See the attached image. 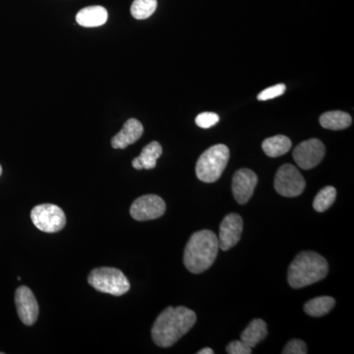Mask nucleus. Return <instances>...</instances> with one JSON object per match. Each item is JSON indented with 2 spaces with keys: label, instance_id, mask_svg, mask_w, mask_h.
<instances>
[{
  "label": "nucleus",
  "instance_id": "8",
  "mask_svg": "<svg viewBox=\"0 0 354 354\" xmlns=\"http://www.w3.org/2000/svg\"><path fill=\"white\" fill-rule=\"evenodd\" d=\"M165 209L167 206L164 200L158 195H144L133 202L130 215L139 221L156 220L164 216Z\"/></svg>",
  "mask_w": 354,
  "mask_h": 354
},
{
  "label": "nucleus",
  "instance_id": "11",
  "mask_svg": "<svg viewBox=\"0 0 354 354\" xmlns=\"http://www.w3.org/2000/svg\"><path fill=\"white\" fill-rule=\"evenodd\" d=\"M243 221L239 214H230L225 216L220 225L218 247L223 251L230 250L241 241Z\"/></svg>",
  "mask_w": 354,
  "mask_h": 354
},
{
  "label": "nucleus",
  "instance_id": "23",
  "mask_svg": "<svg viewBox=\"0 0 354 354\" xmlns=\"http://www.w3.org/2000/svg\"><path fill=\"white\" fill-rule=\"evenodd\" d=\"M218 121H220V116L214 113H200L195 120L198 127L203 128V129L213 127Z\"/></svg>",
  "mask_w": 354,
  "mask_h": 354
},
{
  "label": "nucleus",
  "instance_id": "24",
  "mask_svg": "<svg viewBox=\"0 0 354 354\" xmlns=\"http://www.w3.org/2000/svg\"><path fill=\"white\" fill-rule=\"evenodd\" d=\"M283 354H306L307 346L304 341L300 339H292L288 342L283 351Z\"/></svg>",
  "mask_w": 354,
  "mask_h": 354
},
{
  "label": "nucleus",
  "instance_id": "26",
  "mask_svg": "<svg viewBox=\"0 0 354 354\" xmlns=\"http://www.w3.org/2000/svg\"><path fill=\"white\" fill-rule=\"evenodd\" d=\"M197 353L198 354H213L214 351H213V349H212V348H206L201 349V351H198Z\"/></svg>",
  "mask_w": 354,
  "mask_h": 354
},
{
  "label": "nucleus",
  "instance_id": "15",
  "mask_svg": "<svg viewBox=\"0 0 354 354\" xmlns=\"http://www.w3.org/2000/svg\"><path fill=\"white\" fill-rule=\"evenodd\" d=\"M162 148L158 142H151L142 150L139 157L132 160V165L135 169H153L157 165L158 158L162 156Z\"/></svg>",
  "mask_w": 354,
  "mask_h": 354
},
{
  "label": "nucleus",
  "instance_id": "12",
  "mask_svg": "<svg viewBox=\"0 0 354 354\" xmlns=\"http://www.w3.org/2000/svg\"><path fill=\"white\" fill-rule=\"evenodd\" d=\"M257 183L258 176L255 172L248 169H239L232 179V189L235 200L239 204H246L252 197Z\"/></svg>",
  "mask_w": 354,
  "mask_h": 354
},
{
  "label": "nucleus",
  "instance_id": "7",
  "mask_svg": "<svg viewBox=\"0 0 354 354\" xmlns=\"http://www.w3.org/2000/svg\"><path fill=\"white\" fill-rule=\"evenodd\" d=\"M305 186L304 176L292 165H281L274 177V189L283 197L299 196L304 193Z\"/></svg>",
  "mask_w": 354,
  "mask_h": 354
},
{
  "label": "nucleus",
  "instance_id": "1",
  "mask_svg": "<svg viewBox=\"0 0 354 354\" xmlns=\"http://www.w3.org/2000/svg\"><path fill=\"white\" fill-rule=\"evenodd\" d=\"M196 321L192 310L184 306L167 307L153 323V341L160 348H169L187 334Z\"/></svg>",
  "mask_w": 354,
  "mask_h": 354
},
{
  "label": "nucleus",
  "instance_id": "9",
  "mask_svg": "<svg viewBox=\"0 0 354 354\" xmlns=\"http://www.w3.org/2000/svg\"><path fill=\"white\" fill-rule=\"evenodd\" d=\"M325 153L326 149L322 141L310 139L297 146L292 156L298 167L304 169H311L322 162Z\"/></svg>",
  "mask_w": 354,
  "mask_h": 354
},
{
  "label": "nucleus",
  "instance_id": "2",
  "mask_svg": "<svg viewBox=\"0 0 354 354\" xmlns=\"http://www.w3.org/2000/svg\"><path fill=\"white\" fill-rule=\"evenodd\" d=\"M218 249V241L213 232L204 230L195 232L184 250V265L192 274H201L214 264Z\"/></svg>",
  "mask_w": 354,
  "mask_h": 354
},
{
  "label": "nucleus",
  "instance_id": "25",
  "mask_svg": "<svg viewBox=\"0 0 354 354\" xmlns=\"http://www.w3.org/2000/svg\"><path fill=\"white\" fill-rule=\"evenodd\" d=\"M227 353L228 354H250L252 353V348L247 346L245 342L234 341L228 344Z\"/></svg>",
  "mask_w": 354,
  "mask_h": 354
},
{
  "label": "nucleus",
  "instance_id": "14",
  "mask_svg": "<svg viewBox=\"0 0 354 354\" xmlns=\"http://www.w3.org/2000/svg\"><path fill=\"white\" fill-rule=\"evenodd\" d=\"M109 14L104 7L95 6L81 9L76 15V22L82 27H100L106 24Z\"/></svg>",
  "mask_w": 354,
  "mask_h": 354
},
{
  "label": "nucleus",
  "instance_id": "16",
  "mask_svg": "<svg viewBox=\"0 0 354 354\" xmlns=\"http://www.w3.org/2000/svg\"><path fill=\"white\" fill-rule=\"evenodd\" d=\"M268 335L267 324L262 319H254L241 333V341L253 348Z\"/></svg>",
  "mask_w": 354,
  "mask_h": 354
},
{
  "label": "nucleus",
  "instance_id": "21",
  "mask_svg": "<svg viewBox=\"0 0 354 354\" xmlns=\"http://www.w3.org/2000/svg\"><path fill=\"white\" fill-rule=\"evenodd\" d=\"M335 197H337V190L335 187H333V186L324 187L316 195L313 202V208L319 213H323L334 204Z\"/></svg>",
  "mask_w": 354,
  "mask_h": 354
},
{
  "label": "nucleus",
  "instance_id": "3",
  "mask_svg": "<svg viewBox=\"0 0 354 354\" xmlns=\"http://www.w3.org/2000/svg\"><path fill=\"white\" fill-rule=\"evenodd\" d=\"M329 266L323 256L312 251L298 254L288 268V281L292 288H302L322 281Z\"/></svg>",
  "mask_w": 354,
  "mask_h": 354
},
{
  "label": "nucleus",
  "instance_id": "17",
  "mask_svg": "<svg viewBox=\"0 0 354 354\" xmlns=\"http://www.w3.org/2000/svg\"><path fill=\"white\" fill-rule=\"evenodd\" d=\"M353 123L351 116L341 111H328L320 118L321 127L330 130H344Z\"/></svg>",
  "mask_w": 354,
  "mask_h": 354
},
{
  "label": "nucleus",
  "instance_id": "4",
  "mask_svg": "<svg viewBox=\"0 0 354 354\" xmlns=\"http://www.w3.org/2000/svg\"><path fill=\"white\" fill-rule=\"evenodd\" d=\"M230 160V150L225 145L218 144L202 153L196 165L198 178L205 183H213L220 179Z\"/></svg>",
  "mask_w": 354,
  "mask_h": 354
},
{
  "label": "nucleus",
  "instance_id": "6",
  "mask_svg": "<svg viewBox=\"0 0 354 354\" xmlns=\"http://www.w3.org/2000/svg\"><path fill=\"white\" fill-rule=\"evenodd\" d=\"M31 218L35 227L48 234L60 232L66 225L64 212L57 205L41 204L35 207Z\"/></svg>",
  "mask_w": 354,
  "mask_h": 354
},
{
  "label": "nucleus",
  "instance_id": "20",
  "mask_svg": "<svg viewBox=\"0 0 354 354\" xmlns=\"http://www.w3.org/2000/svg\"><path fill=\"white\" fill-rule=\"evenodd\" d=\"M157 6V0H134L130 11L135 19L145 20L155 13Z\"/></svg>",
  "mask_w": 354,
  "mask_h": 354
},
{
  "label": "nucleus",
  "instance_id": "13",
  "mask_svg": "<svg viewBox=\"0 0 354 354\" xmlns=\"http://www.w3.org/2000/svg\"><path fill=\"white\" fill-rule=\"evenodd\" d=\"M144 133V127L139 120L130 118L123 125L115 136L111 139V146L113 149H125L132 145L135 142L141 138Z\"/></svg>",
  "mask_w": 354,
  "mask_h": 354
},
{
  "label": "nucleus",
  "instance_id": "19",
  "mask_svg": "<svg viewBox=\"0 0 354 354\" xmlns=\"http://www.w3.org/2000/svg\"><path fill=\"white\" fill-rule=\"evenodd\" d=\"M335 301L330 297H320L309 300L304 305L305 313L311 317H322L334 308Z\"/></svg>",
  "mask_w": 354,
  "mask_h": 354
},
{
  "label": "nucleus",
  "instance_id": "18",
  "mask_svg": "<svg viewBox=\"0 0 354 354\" xmlns=\"http://www.w3.org/2000/svg\"><path fill=\"white\" fill-rule=\"evenodd\" d=\"M291 141L283 135L270 137L264 140L262 144V149L268 157L278 158L285 155L290 150Z\"/></svg>",
  "mask_w": 354,
  "mask_h": 354
},
{
  "label": "nucleus",
  "instance_id": "10",
  "mask_svg": "<svg viewBox=\"0 0 354 354\" xmlns=\"http://www.w3.org/2000/svg\"><path fill=\"white\" fill-rule=\"evenodd\" d=\"M15 304L23 324L26 326L34 325L39 316V304L34 293L28 286H20L16 290Z\"/></svg>",
  "mask_w": 354,
  "mask_h": 354
},
{
  "label": "nucleus",
  "instance_id": "5",
  "mask_svg": "<svg viewBox=\"0 0 354 354\" xmlns=\"http://www.w3.org/2000/svg\"><path fill=\"white\" fill-rule=\"evenodd\" d=\"M88 283L95 290L121 297L130 290V283L125 274L115 268L102 267L93 270L88 277Z\"/></svg>",
  "mask_w": 354,
  "mask_h": 354
},
{
  "label": "nucleus",
  "instance_id": "22",
  "mask_svg": "<svg viewBox=\"0 0 354 354\" xmlns=\"http://www.w3.org/2000/svg\"><path fill=\"white\" fill-rule=\"evenodd\" d=\"M286 90V86L285 84H278V85L272 86V87L266 88L258 95V101H268V100L274 99V97L285 94Z\"/></svg>",
  "mask_w": 354,
  "mask_h": 354
},
{
  "label": "nucleus",
  "instance_id": "27",
  "mask_svg": "<svg viewBox=\"0 0 354 354\" xmlns=\"http://www.w3.org/2000/svg\"><path fill=\"white\" fill-rule=\"evenodd\" d=\"M2 174V167L0 165V176H1Z\"/></svg>",
  "mask_w": 354,
  "mask_h": 354
}]
</instances>
